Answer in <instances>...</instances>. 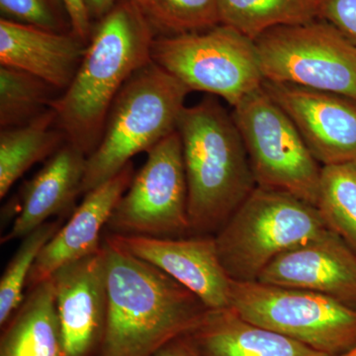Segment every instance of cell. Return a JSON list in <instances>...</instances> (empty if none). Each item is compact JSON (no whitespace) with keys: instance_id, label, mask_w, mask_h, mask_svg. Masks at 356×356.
Masks as SVG:
<instances>
[{"instance_id":"6da1fadb","label":"cell","mask_w":356,"mask_h":356,"mask_svg":"<svg viewBox=\"0 0 356 356\" xmlns=\"http://www.w3.org/2000/svg\"><path fill=\"white\" fill-rule=\"evenodd\" d=\"M154 38L151 25L132 0H119L93 28L72 83L51 104L67 142L86 156L99 144L121 89L152 62Z\"/></svg>"},{"instance_id":"7a4b0ae2","label":"cell","mask_w":356,"mask_h":356,"mask_svg":"<svg viewBox=\"0 0 356 356\" xmlns=\"http://www.w3.org/2000/svg\"><path fill=\"white\" fill-rule=\"evenodd\" d=\"M107 318L97 356H153L192 331L209 310L158 267L106 238Z\"/></svg>"},{"instance_id":"3957f363","label":"cell","mask_w":356,"mask_h":356,"mask_svg":"<svg viewBox=\"0 0 356 356\" xmlns=\"http://www.w3.org/2000/svg\"><path fill=\"white\" fill-rule=\"evenodd\" d=\"M177 131L184 154L192 235H215L257 188L240 131L217 96L185 107Z\"/></svg>"},{"instance_id":"277c9868","label":"cell","mask_w":356,"mask_h":356,"mask_svg":"<svg viewBox=\"0 0 356 356\" xmlns=\"http://www.w3.org/2000/svg\"><path fill=\"white\" fill-rule=\"evenodd\" d=\"M153 60L123 86L110 109L95 151L88 156L81 194L120 172L136 154L175 132L191 93Z\"/></svg>"},{"instance_id":"5b68a950","label":"cell","mask_w":356,"mask_h":356,"mask_svg":"<svg viewBox=\"0 0 356 356\" xmlns=\"http://www.w3.org/2000/svg\"><path fill=\"white\" fill-rule=\"evenodd\" d=\"M329 229L316 206L257 186L214 236L229 277L252 282L278 255Z\"/></svg>"},{"instance_id":"8992f818","label":"cell","mask_w":356,"mask_h":356,"mask_svg":"<svg viewBox=\"0 0 356 356\" xmlns=\"http://www.w3.org/2000/svg\"><path fill=\"white\" fill-rule=\"evenodd\" d=\"M229 308L240 317L327 356L356 348V308L320 293L232 280Z\"/></svg>"},{"instance_id":"52a82bcc","label":"cell","mask_w":356,"mask_h":356,"mask_svg":"<svg viewBox=\"0 0 356 356\" xmlns=\"http://www.w3.org/2000/svg\"><path fill=\"white\" fill-rule=\"evenodd\" d=\"M152 60L191 91L219 96L235 107L264 81L254 41L229 26L156 37Z\"/></svg>"},{"instance_id":"ba28073f","label":"cell","mask_w":356,"mask_h":356,"mask_svg":"<svg viewBox=\"0 0 356 356\" xmlns=\"http://www.w3.org/2000/svg\"><path fill=\"white\" fill-rule=\"evenodd\" d=\"M257 186L286 192L316 206L322 165L290 117L264 86L233 107Z\"/></svg>"},{"instance_id":"9c48e42d","label":"cell","mask_w":356,"mask_h":356,"mask_svg":"<svg viewBox=\"0 0 356 356\" xmlns=\"http://www.w3.org/2000/svg\"><path fill=\"white\" fill-rule=\"evenodd\" d=\"M254 43L267 81L356 100V44L327 21L273 28Z\"/></svg>"},{"instance_id":"30bf717a","label":"cell","mask_w":356,"mask_h":356,"mask_svg":"<svg viewBox=\"0 0 356 356\" xmlns=\"http://www.w3.org/2000/svg\"><path fill=\"white\" fill-rule=\"evenodd\" d=\"M110 234L149 238L191 236L182 144L177 131L147 152L146 163L115 206Z\"/></svg>"},{"instance_id":"8fae6325","label":"cell","mask_w":356,"mask_h":356,"mask_svg":"<svg viewBox=\"0 0 356 356\" xmlns=\"http://www.w3.org/2000/svg\"><path fill=\"white\" fill-rule=\"evenodd\" d=\"M107 241L161 271L196 295L209 310L229 308L232 280L214 235L149 238L107 234Z\"/></svg>"},{"instance_id":"7c38bea8","label":"cell","mask_w":356,"mask_h":356,"mask_svg":"<svg viewBox=\"0 0 356 356\" xmlns=\"http://www.w3.org/2000/svg\"><path fill=\"white\" fill-rule=\"evenodd\" d=\"M262 86L290 117L321 165L356 161V100L267 79Z\"/></svg>"},{"instance_id":"4fadbf2b","label":"cell","mask_w":356,"mask_h":356,"mask_svg":"<svg viewBox=\"0 0 356 356\" xmlns=\"http://www.w3.org/2000/svg\"><path fill=\"white\" fill-rule=\"evenodd\" d=\"M69 356H97L107 318L106 254H95L60 267L51 276Z\"/></svg>"},{"instance_id":"5bb4252c","label":"cell","mask_w":356,"mask_h":356,"mask_svg":"<svg viewBox=\"0 0 356 356\" xmlns=\"http://www.w3.org/2000/svg\"><path fill=\"white\" fill-rule=\"evenodd\" d=\"M257 281L320 293L356 308V254L331 229L278 255Z\"/></svg>"},{"instance_id":"9a60e30c","label":"cell","mask_w":356,"mask_h":356,"mask_svg":"<svg viewBox=\"0 0 356 356\" xmlns=\"http://www.w3.org/2000/svg\"><path fill=\"white\" fill-rule=\"evenodd\" d=\"M134 175L131 161L120 172L84 194L83 202L69 221L40 252L28 278L29 289L48 280L60 267L102 250V232L106 229L115 206L130 186Z\"/></svg>"},{"instance_id":"2e32d148","label":"cell","mask_w":356,"mask_h":356,"mask_svg":"<svg viewBox=\"0 0 356 356\" xmlns=\"http://www.w3.org/2000/svg\"><path fill=\"white\" fill-rule=\"evenodd\" d=\"M86 46L72 32L0 19V65L29 72L57 90L72 83Z\"/></svg>"},{"instance_id":"e0dca14e","label":"cell","mask_w":356,"mask_h":356,"mask_svg":"<svg viewBox=\"0 0 356 356\" xmlns=\"http://www.w3.org/2000/svg\"><path fill=\"white\" fill-rule=\"evenodd\" d=\"M88 156L65 143L49 158L46 165L25 184L19 213L1 243L31 233L50 218L72 205L81 194Z\"/></svg>"},{"instance_id":"ac0fdd59","label":"cell","mask_w":356,"mask_h":356,"mask_svg":"<svg viewBox=\"0 0 356 356\" xmlns=\"http://www.w3.org/2000/svg\"><path fill=\"white\" fill-rule=\"evenodd\" d=\"M186 336L203 356H327L252 324L231 308L208 310Z\"/></svg>"},{"instance_id":"d6986e66","label":"cell","mask_w":356,"mask_h":356,"mask_svg":"<svg viewBox=\"0 0 356 356\" xmlns=\"http://www.w3.org/2000/svg\"><path fill=\"white\" fill-rule=\"evenodd\" d=\"M0 356H69L51 278L30 289L1 327Z\"/></svg>"},{"instance_id":"ffe728a7","label":"cell","mask_w":356,"mask_h":356,"mask_svg":"<svg viewBox=\"0 0 356 356\" xmlns=\"http://www.w3.org/2000/svg\"><path fill=\"white\" fill-rule=\"evenodd\" d=\"M67 143L57 126V114L49 108L25 125L0 132V198L28 170L51 158Z\"/></svg>"},{"instance_id":"44dd1931","label":"cell","mask_w":356,"mask_h":356,"mask_svg":"<svg viewBox=\"0 0 356 356\" xmlns=\"http://www.w3.org/2000/svg\"><path fill=\"white\" fill-rule=\"evenodd\" d=\"M220 22L255 41L280 26L318 19L320 0H218Z\"/></svg>"},{"instance_id":"7402d4cb","label":"cell","mask_w":356,"mask_h":356,"mask_svg":"<svg viewBox=\"0 0 356 356\" xmlns=\"http://www.w3.org/2000/svg\"><path fill=\"white\" fill-rule=\"evenodd\" d=\"M316 207L356 254V161L322 166Z\"/></svg>"},{"instance_id":"603a6c76","label":"cell","mask_w":356,"mask_h":356,"mask_svg":"<svg viewBox=\"0 0 356 356\" xmlns=\"http://www.w3.org/2000/svg\"><path fill=\"white\" fill-rule=\"evenodd\" d=\"M54 88L24 70L0 67V128L10 129L29 123L51 108Z\"/></svg>"},{"instance_id":"cb8c5ba5","label":"cell","mask_w":356,"mask_h":356,"mask_svg":"<svg viewBox=\"0 0 356 356\" xmlns=\"http://www.w3.org/2000/svg\"><path fill=\"white\" fill-rule=\"evenodd\" d=\"M154 34L177 36L221 24L218 0H132Z\"/></svg>"},{"instance_id":"d4e9b609","label":"cell","mask_w":356,"mask_h":356,"mask_svg":"<svg viewBox=\"0 0 356 356\" xmlns=\"http://www.w3.org/2000/svg\"><path fill=\"white\" fill-rule=\"evenodd\" d=\"M60 228L58 222H46L22 238L0 280V327L6 325L24 301V288L35 261Z\"/></svg>"},{"instance_id":"484cf974","label":"cell","mask_w":356,"mask_h":356,"mask_svg":"<svg viewBox=\"0 0 356 356\" xmlns=\"http://www.w3.org/2000/svg\"><path fill=\"white\" fill-rule=\"evenodd\" d=\"M0 10L6 19L54 32H72L60 0H0Z\"/></svg>"},{"instance_id":"4316f807","label":"cell","mask_w":356,"mask_h":356,"mask_svg":"<svg viewBox=\"0 0 356 356\" xmlns=\"http://www.w3.org/2000/svg\"><path fill=\"white\" fill-rule=\"evenodd\" d=\"M318 19L327 21L356 44V0H320Z\"/></svg>"},{"instance_id":"83f0119b","label":"cell","mask_w":356,"mask_h":356,"mask_svg":"<svg viewBox=\"0 0 356 356\" xmlns=\"http://www.w3.org/2000/svg\"><path fill=\"white\" fill-rule=\"evenodd\" d=\"M64 6L67 17H69L72 32L84 42L88 44L92 34L91 17L89 15L88 7L84 0H60Z\"/></svg>"},{"instance_id":"f1b7e54d","label":"cell","mask_w":356,"mask_h":356,"mask_svg":"<svg viewBox=\"0 0 356 356\" xmlns=\"http://www.w3.org/2000/svg\"><path fill=\"white\" fill-rule=\"evenodd\" d=\"M153 356H203L191 343V339L184 336L178 337L163 346Z\"/></svg>"},{"instance_id":"f546056e","label":"cell","mask_w":356,"mask_h":356,"mask_svg":"<svg viewBox=\"0 0 356 356\" xmlns=\"http://www.w3.org/2000/svg\"><path fill=\"white\" fill-rule=\"evenodd\" d=\"M84 1L90 17L99 18L100 20L113 8L119 0H84Z\"/></svg>"}]
</instances>
